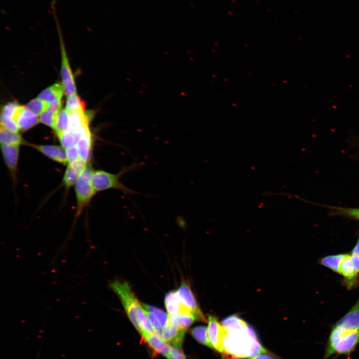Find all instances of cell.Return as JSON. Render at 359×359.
I'll list each match as a JSON object with an SVG mask.
<instances>
[{"instance_id":"32","label":"cell","mask_w":359,"mask_h":359,"mask_svg":"<svg viewBox=\"0 0 359 359\" xmlns=\"http://www.w3.org/2000/svg\"><path fill=\"white\" fill-rule=\"evenodd\" d=\"M0 125L15 133L19 130L16 122L11 117L0 115Z\"/></svg>"},{"instance_id":"3","label":"cell","mask_w":359,"mask_h":359,"mask_svg":"<svg viewBox=\"0 0 359 359\" xmlns=\"http://www.w3.org/2000/svg\"><path fill=\"white\" fill-rule=\"evenodd\" d=\"M139 163H134L129 166H124L117 174H112L104 170L93 171L92 181L96 192L109 189H116L124 194L136 193L120 181L121 178L127 173L140 167Z\"/></svg>"},{"instance_id":"35","label":"cell","mask_w":359,"mask_h":359,"mask_svg":"<svg viewBox=\"0 0 359 359\" xmlns=\"http://www.w3.org/2000/svg\"><path fill=\"white\" fill-rule=\"evenodd\" d=\"M247 359H276L274 357L269 355L265 354H258L256 356L250 357L247 358Z\"/></svg>"},{"instance_id":"33","label":"cell","mask_w":359,"mask_h":359,"mask_svg":"<svg viewBox=\"0 0 359 359\" xmlns=\"http://www.w3.org/2000/svg\"><path fill=\"white\" fill-rule=\"evenodd\" d=\"M68 164L72 163L80 159L77 146L65 149Z\"/></svg>"},{"instance_id":"18","label":"cell","mask_w":359,"mask_h":359,"mask_svg":"<svg viewBox=\"0 0 359 359\" xmlns=\"http://www.w3.org/2000/svg\"><path fill=\"white\" fill-rule=\"evenodd\" d=\"M63 92L62 85L55 83L42 90L38 94L37 98L51 104L61 101Z\"/></svg>"},{"instance_id":"25","label":"cell","mask_w":359,"mask_h":359,"mask_svg":"<svg viewBox=\"0 0 359 359\" xmlns=\"http://www.w3.org/2000/svg\"><path fill=\"white\" fill-rule=\"evenodd\" d=\"M347 254H340L325 256L322 258L320 263L333 271L339 273L341 263Z\"/></svg>"},{"instance_id":"36","label":"cell","mask_w":359,"mask_h":359,"mask_svg":"<svg viewBox=\"0 0 359 359\" xmlns=\"http://www.w3.org/2000/svg\"><path fill=\"white\" fill-rule=\"evenodd\" d=\"M351 254L359 257V238L358 239L356 245L352 250Z\"/></svg>"},{"instance_id":"9","label":"cell","mask_w":359,"mask_h":359,"mask_svg":"<svg viewBox=\"0 0 359 359\" xmlns=\"http://www.w3.org/2000/svg\"><path fill=\"white\" fill-rule=\"evenodd\" d=\"M207 322V335L212 348L219 353H225L222 325L219 323L216 317L212 315L208 317Z\"/></svg>"},{"instance_id":"4","label":"cell","mask_w":359,"mask_h":359,"mask_svg":"<svg viewBox=\"0 0 359 359\" xmlns=\"http://www.w3.org/2000/svg\"><path fill=\"white\" fill-rule=\"evenodd\" d=\"M110 287L119 296L131 323L141 334L142 331L138 321L137 314L142 306L136 298L131 287L127 282L118 280L112 282Z\"/></svg>"},{"instance_id":"26","label":"cell","mask_w":359,"mask_h":359,"mask_svg":"<svg viewBox=\"0 0 359 359\" xmlns=\"http://www.w3.org/2000/svg\"><path fill=\"white\" fill-rule=\"evenodd\" d=\"M191 334L192 337L199 343L212 348L208 337L207 328L205 326H199L193 328L191 331Z\"/></svg>"},{"instance_id":"17","label":"cell","mask_w":359,"mask_h":359,"mask_svg":"<svg viewBox=\"0 0 359 359\" xmlns=\"http://www.w3.org/2000/svg\"><path fill=\"white\" fill-rule=\"evenodd\" d=\"M89 116L84 111H78L70 114L69 130L80 133L89 128Z\"/></svg>"},{"instance_id":"2","label":"cell","mask_w":359,"mask_h":359,"mask_svg":"<svg viewBox=\"0 0 359 359\" xmlns=\"http://www.w3.org/2000/svg\"><path fill=\"white\" fill-rule=\"evenodd\" d=\"M359 344V330L335 323L331 328L323 359H328L333 355L349 357Z\"/></svg>"},{"instance_id":"21","label":"cell","mask_w":359,"mask_h":359,"mask_svg":"<svg viewBox=\"0 0 359 359\" xmlns=\"http://www.w3.org/2000/svg\"><path fill=\"white\" fill-rule=\"evenodd\" d=\"M69 129L70 114L65 109H61L58 113L53 129L57 136Z\"/></svg>"},{"instance_id":"19","label":"cell","mask_w":359,"mask_h":359,"mask_svg":"<svg viewBox=\"0 0 359 359\" xmlns=\"http://www.w3.org/2000/svg\"><path fill=\"white\" fill-rule=\"evenodd\" d=\"M336 323L359 330V298L351 310Z\"/></svg>"},{"instance_id":"20","label":"cell","mask_w":359,"mask_h":359,"mask_svg":"<svg viewBox=\"0 0 359 359\" xmlns=\"http://www.w3.org/2000/svg\"><path fill=\"white\" fill-rule=\"evenodd\" d=\"M61 101L50 104L49 107L40 115L39 121L53 129L58 113L61 109Z\"/></svg>"},{"instance_id":"14","label":"cell","mask_w":359,"mask_h":359,"mask_svg":"<svg viewBox=\"0 0 359 359\" xmlns=\"http://www.w3.org/2000/svg\"><path fill=\"white\" fill-rule=\"evenodd\" d=\"M142 336L149 346L156 353L167 358L170 354L172 347L156 334L144 333Z\"/></svg>"},{"instance_id":"31","label":"cell","mask_w":359,"mask_h":359,"mask_svg":"<svg viewBox=\"0 0 359 359\" xmlns=\"http://www.w3.org/2000/svg\"><path fill=\"white\" fill-rule=\"evenodd\" d=\"M145 311L156 334L162 338L163 329L162 328L158 319L153 313L147 311L145 309Z\"/></svg>"},{"instance_id":"28","label":"cell","mask_w":359,"mask_h":359,"mask_svg":"<svg viewBox=\"0 0 359 359\" xmlns=\"http://www.w3.org/2000/svg\"><path fill=\"white\" fill-rule=\"evenodd\" d=\"M85 105L80 97L76 93L68 96L65 109L69 114L78 111H84Z\"/></svg>"},{"instance_id":"8","label":"cell","mask_w":359,"mask_h":359,"mask_svg":"<svg viewBox=\"0 0 359 359\" xmlns=\"http://www.w3.org/2000/svg\"><path fill=\"white\" fill-rule=\"evenodd\" d=\"M58 33L60 38L61 50V76L62 85L65 94L68 96L76 94V89L74 77L67 57L61 35H60L59 31Z\"/></svg>"},{"instance_id":"15","label":"cell","mask_w":359,"mask_h":359,"mask_svg":"<svg viewBox=\"0 0 359 359\" xmlns=\"http://www.w3.org/2000/svg\"><path fill=\"white\" fill-rule=\"evenodd\" d=\"M81 137L77 144L80 158L86 163L89 162L92 150V136L89 128L80 133Z\"/></svg>"},{"instance_id":"23","label":"cell","mask_w":359,"mask_h":359,"mask_svg":"<svg viewBox=\"0 0 359 359\" xmlns=\"http://www.w3.org/2000/svg\"><path fill=\"white\" fill-rule=\"evenodd\" d=\"M165 304L168 316L176 318L178 314L180 305L176 292L171 291L166 295Z\"/></svg>"},{"instance_id":"16","label":"cell","mask_w":359,"mask_h":359,"mask_svg":"<svg viewBox=\"0 0 359 359\" xmlns=\"http://www.w3.org/2000/svg\"><path fill=\"white\" fill-rule=\"evenodd\" d=\"M39 121L37 116L27 109L24 106H21L16 119V123L19 130H27L36 125Z\"/></svg>"},{"instance_id":"24","label":"cell","mask_w":359,"mask_h":359,"mask_svg":"<svg viewBox=\"0 0 359 359\" xmlns=\"http://www.w3.org/2000/svg\"><path fill=\"white\" fill-rule=\"evenodd\" d=\"M61 146L66 149L76 146L81 137V134L68 130L57 135Z\"/></svg>"},{"instance_id":"30","label":"cell","mask_w":359,"mask_h":359,"mask_svg":"<svg viewBox=\"0 0 359 359\" xmlns=\"http://www.w3.org/2000/svg\"><path fill=\"white\" fill-rule=\"evenodd\" d=\"M142 306L147 311L153 313L158 319L162 329L166 325L168 320V315L163 311L156 307L142 304Z\"/></svg>"},{"instance_id":"13","label":"cell","mask_w":359,"mask_h":359,"mask_svg":"<svg viewBox=\"0 0 359 359\" xmlns=\"http://www.w3.org/2000/svg\"><path fill=\"white\" fill-rule=\"evenodd\" d=\"M87 163L79 159L67 165L62 180L63 185L66 188H69L75 184L80 174Z\"/></svg>"},{"instance_id":"34","label":"cell","mask_w":359,"mask_h":359,"mask_svg":"<svg viewBox=\"0 0 359 359\" xmlns=\"http://www.w3.org/2000/svg\"><path fill=\"white\" fill-rule=\"evenodd\" d=\"M168 359H186L185 356L180 348L172 347L170 354Z\"/></svg>"},{"instance_id":"10","label":"cell","mask_w":359,"mask_h":359,"mask_svg":"<svg viewBox=\"0 0 359 359\" xmlns=\"http://www.w3.org/2000/svg\"><path fill=\"white\" fill-rule=\"evenodd\" d=\"M185 331L179 327L176 318L168 316L167 324L163 329L162 338L166 342L172 344L173 347L180 348Z\"/></svg>"},{"instance_id":"12","label":"cell","mask_w":359,"mask_h":359,"mask_svg":"<svg viewBox=\"0 0 359 359\" xmlns=\"http://www.w3.org/2000/svg\"><path fill=\"white\" fill-rule=\"evenodd\" d=\"M19 145L1 144L4 161L13 179L15 178L19 155Z\"/></svg>"},{"instance_id":"1","label":"cell","mask_w":359,"mask_h":359,"mask_svg":"<svg viewBox=\"0 0 359 359\" xmlns=\"http://www.w3.org/2000/svg\"><path fill=\"white\" fill-rule=\"evenodd\" d=\"M226 353L241 358H248L266 353L259 342L253 329L237 315L222 321Z\"/></svg>"},{"instance_id":"6","label":"cell","mask_w":359,"mask_h":359,"mask_svg":"<svg viewBox=\"0 0 359 359\" xmlns=\"http://www.w3.org/2000/svg\"><path fill=\"white\" fill-rule=\"evenodd\" d=\"M180 303L190 310L196 320L206 321L189 285L183 281L176 291Z\"/></svg>"},{"instance_id":"22","label":"cell","mask_w":359,"mask_h":359,"mask_svg":"<svg viewBox=\"0 0 359 359\" xmlns=\"http://www.w3.org/2000/svg\"><path fill=\"white\" fill-rule=\"evenodd\" d=\"M0 142L1 144L20 145L24 144L18 133L11 131L0 125Z\"/></svg>"},{"instance_id":"27","label":"cell","mask_w":359,"mask_h":359,"mask_svg":"<svg viewBox=\"0 0 359 359\" xmlns=\"http://www.w3.org/2000/svg\"><path fill=\"white\" fill-rule=\"evenodd\" d=\"M50 106V103L38 98L30 101L24 107L36 116L40 115Z\"/></svg>"},{"instance_id":"7","label":"cell","mask_w":359,"mask_h":359,"mask_svg":"<svg viewBox=\"0 0 359 359\" xmlns=\"http://www.w3.org/2000/svg\"><path fill=\"white\" fill-rule=\"evenodd\" d=\"M339 273L344 277L348 287H354L359 275V257L347 254L341 263Z\"/></svg>"},{"instance_id":"5","label":"cell","mask_w":359,"mask_h":359,"mask_svg":"<svg viewBox=\"0 0 359 359\" xmlns=\"http://www.w3.org/2000/svg\"><path fill=\"white\" fill-rule=\"evenodd\" d=\"M93 171L91 165L88 163L75 183L77 216L80 215L96 193L92 181Z\"/></svg>"},{"instance_id":"29","label":"cell","mask_w":359,"mask_h":359,"mask_svg":"<svg viewBox=\"0 0 359 359\" xmlns=\"http://www.w3.org/2000/svg\"><path fill=\"white\" fill-rule=\"evenodd\" d=\"M334 214L342 215L359 221V208L329 206Z\"/></svg>"},{"instance_id":"11","label":"cell","mask_w":359,"mask_h":359,"mask_svg":"<svg viewBox=\"0 0 359 359\" xmlns=\"http://www.w3.org/2000/svg\"><path fill=\"white\" fill-rule=\"evenodd\" d=\"M30 146L52 160L63 165H68L66 151L62 146L35 144H30Z\"/></svg>"}]
</instances>
